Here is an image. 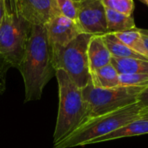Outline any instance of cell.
I'll list each match as a JSON object with an SVG mask.
<instances>
[{
  "instance_id": "cell-1",
  "label": "cell",
  "mask_w": 148,
  "mask_h": 148,
  "mask_svg": "<svg viewBox=\"0 0 148 148\" xmlns=\"http://www.w3.org/2000/svg\"><path fill=\"white\" fill-rule=\"evenodd\" d=\"M18 69L25 84V101L40 99L44 88L56 71L45 25H32L25 51Z\"/></svg>"
},
{
  "instance_id": "cell-2",
  "label": "cell",
  "mask_w": 148,
  "mask_h": 148,
  "mask_svg": "<svg viewBox=\"0 0 148 148\" xmlns=\"http://www.w3.org/2000/svg\"><path fill=\"white\" fill-rule=\"evenodd\" d=\"M55 76L58 86L59 103L53 134L54 145L63 141L88 120V108L82 89L74 84L63 70H56Z\"/></svg>"
},
{
  "instance_id": "cell-3",
  "label": "cell",
  "mask_w": 148,
  "mask_h": 148,
  "mask_svg": "<svg viewBox=\"0 0 148 148\" xmlns=\"http://www.w3.org/2000/svg\"><path fill=\"white\" fill-rule=\"evenodd\" d=\"M146 112L147 110L136 103L112 112L91 118L54 147L72 148L90 145L92 140L125 126Z\"/></svg>"
},
{
  "instance_id": "cell-4",
  "label": "cell",
  "mask_w": 148,
  "mask_h": 148,
  "mask_svg": "<svg viewBox=\"0 0 148 148\" xmlns=\"http://www.w3.org/2000/svg\"><path fill=\"white\" fill-rule=\"evenodd\" d=\"M92 36L81 33L67 45L51 51L55 71L63 70L80 89L86 87L91 80L87 46Z\"/></svg>"
},
{
  "instance_id": "cell-5",
  "label": "cell",
  "mask_w": 148,
  "mask_h": 148,
  "mask_svg": "<svg viewBox=\"0 0 148 148\" xmlns=\"http://www.w3.org/2000/svg\"><path fill=\"white\" fill-rule=\"evenodd\" d=\"M145 87L119 86L113 88H97L91 82L82 89L88 108V119L117 111L137 103V98Z\"/></svg>"
},
{
  "instance_id": "cell-6",
  "label": "cell",
  "mask_w": 148,
  "mask_h": 148,
  "mask_svg": "<svg viewBox=\"0 0 148 148\" xmlns=\"http://www.w3.org/2000/svg\"><path fill=\"white\" fill-rule=\"evenodd\" d=\"M32 25L19 15L5 14L0 25V58L18 68L23 58Z\"/></svg>"
},
{
  "instance_id": "cell-7",
  "label": "cell",
  "mask_w": 148,
  "mask_h": 148,
  "mask_svg": "<svg viewBox=\"0 0 148 148\" xmlns=\"http://www.w3.org/2000/svg\"><path fill=\"white\" fill-rule=\"evenodd\" d=\"M77 24L83 33L92 36L106 34V8L101 0H78Z\"/></svg>"
},
{
  "instance_id": "cell-8",
  "label": "cell",
  "mask_w": 148,
  "mask_h": 148,
  "mask_svg": "<svg viewBox=\"0 0 148 148\" xmlns=\"http://www.w3.org/2000/svg\"><path fill=\"white\" fill-rule=\"evenodd\" d=\"M45 26L51 51L67 45L83 33L76 21L59 13L55 14Z\"/></svg>"
},
{
  "instance_id": "cell-9",
  "label": "cell",
  "mask_w": 148,
  "mask_h": 148,
  "mask_svg": "<svg viewBox=\"0 0 148 148\" xmlns=\"http://www.w3.org/2000/svg\"><path fill=\"white\" fill-rule=\"evenodd\" d=\"M18 14L32 25H45L58 13L55 0H17Z\"/></svg>"
},
{
  "instance_id": "cell-10",
  "label": "cell",
  "mask_w": 148,
  "mask_h": 148,
  "mask_svg": "<svg viewBox=\"0 0 148 148\" xmlns=\"http://www.w3.org/2000/svg\"><path fill=\"white\" fill-rule=\"evenodd\" d=\"M148 134V111L138 117V119L131 121L125 126L109 133L100 138H98L91 142L92 144L106 142L109 140H114L117 138H126V137H132V136H138Z\"/></svg>"
},
{
  "instance_id": "cell-11",
  "label": "cell",
  "mask_w": 148,
  "mask_h": 148,
  "mask_svg": "<svg viewBox=\"0 0 148 148\" xmlns=\"http://www.w3.org/2000/svg\"><path fill=\"white\" fill-rule=\"evenodd\" d=\"M87 58L90 73L111 63L112 55L109 52L102 36H92L87 46Z\"/></svg>"
},
{
  "instance_id": "cell-12",
  "label": "cell",
  "mask_w": 148,
  "mask_h": 148,
  "mask_svg": "<svg viewBox=\"0 0 148 148\" xmlns=\"http://www.w3.org/2000/svg\"><path fill=\"white\" fill-rule=\"evenodd\" d=\"M90 82L94 87L107 89L120 86L119 74L110 63L93 71H91Z\"/></svg>"
},
{
  "instance_id": "cell-13",
  "label": "cell",
  "mask_w": 148,
  "mask_h": 148,
  "mask_svg": "<svg viewBox=\"0 0 148 148\" xmlns=\"http://www.w3.org/2000/svg\"><path fill=\"white\" fill-rule=\"evenodd\" d=\"M107 33H118L136 28L133 15L127 16L106 8Z\"/></svg>"
},
{
  "instance_id": "cell-14",
  "label": "cell",
  "mask_w": 148,
  "mask_h": 148,
  "mask_svg": "<svg viewBox=\"0 0 148 148\" xmlns=\"http://www.w3.org/2000/svg\"><path fill=\"white\" fill-rule=\"evenodd\" d=\"M103 40L113 58H129L148 61V58L138 54L121 42L113 33H106L102 36Z\"/></svg>"
},
{
  "instance_id": "cell-15",
  "label": "cell",
  "mask_w": 148,
  "mask_h": 148,
  "mask_svg": "<svg viewBox=\"0 0 148 148\" xmlns=\"http://www.w3.org/2000/svg\"><path fill=\"white\" fill-rule=\"evenodd\" d=\"M111 64L114 66L119 74H148V61L146 60L112 57Z\"/></svg>"
},
{
  "instance_id": "cell-16",
  "label": "cell",
  "mask_w": 148,
  "mask_h": 148,
  "mask_svg": "<svg viewBox=\"0 0 148 148\" xmlns=\"http://www.w3.org/2000/svg\"><path fill=\"white\" fill-rule=\"evenodd\" d=\"M113 34H115V36L121 42H123L126 46H128L131 50L148 58V51L144 43L143 36L138 32V28H134L132 30L113 33Z\"/></svg>"
},
{
  "instance_id": "cell-17",
  "label": "cell",
  "mask_w": 148,
  "mask_h": 148,
  "mask_svg": "<svg viewBox=\"0 0 148 148\" xmlns=\"http://www.w3.org/2000/svg\"><path fill=\"white\" fill-rule=\"evenodd\" d=\"M101 2L105 8L127 16H132L133 14V0H101Z\"/></svg>"
},
{
  "instance_id": "cell-18",
  "label": "cell",
  "mask_w": 148,
  "mask_h": 148,
  "mask_svg": "<svg viewBox=\"0 0 148 148\" xmlns=\"http://www.w3.org/2000/svg\"><path fill=\"white\" fill-rule=\"evenodd\" d=\"M119 84L124 86L145 87L148 86V74H119Z\"/></svg>"
},
{
  "instance_id": "cell-19",
  "label": "cell",
  "mask_w": 148,
  "mask_h": 148,
  "mask_svg": "<svg viewBox=\"0 0 148 148\" xmlns=\"http://www.w3.org/2000/svg\"><path fill=\"white\" fill-rule=\"evenodd\" d=\"M59 14L77 22V1L74 0H55Z\"/></svg>"
},
{
  "instance_id": "cell-20",
  "label": "cell",
  "mask_w": 148,
  "mask_h": 148,
  "mask_svg": "<svg viewBox=\"0 0 148 148\" xmlns=\"http://www.w3.org/2000/svg\"><path fill=\"white\" fill-rule=\"evenodd\" d=\"M137 104L148 111V86H145L138 94L137 98Z\"/></svg>"
},
{
  "instance_id": "cell-21",
  "label": "cell",
  "mask_w": 148,
  "mask_h": 148,
  "mask_svg": "<svg viewBox=\"0 0 148 148\" xmlns=\"http://www.w3.org/2000/svg\"><path fill=\"white\" fill-rule=\"evenodd\" d=\"M5 13L7 15H18L17 8V0H4Z\"/></svg>"
},
{
  "instance_id": "cell-22",
  "label": "cell",
  "mask_w": 148,
  "mask_h": 148,
  "mask_svg": "<svg viewBox=\"0 0 148 148\" xmlns=\"http://www.w3.org/2000/svg\"><path fill=\"white\" fill-rule=\"evenodd\" d=\"M5 5L3 0H0V25L3 22V19L5 16Z\"/></svg>"
},
{
  "instance_id": "cell-23",
  "label": "cell",
  "mask_w": 148,
  "mask_h": 148,
  "mask_svg": "<svg viewBox=\"0 0 148 148\" xmlns=\"http://www.w3.org/2000/svg\"><path fill=\"white\" fill-rule=\"evenodd\" d=\"M138 32L142 34V35H145V36H148V29H139L138 28Z\"/></svg>"
},
{
  "instance_id": "cell-24",
  "label": "cell",
  "mask_w": 148,
  "mask_h": 148,
  "mask_svg": "<svg viewBox=\"0 0 148 148\" xmlns=\"http://www.w3.org/2000/svg\"><path fill=\"white\" fill-rule=\"evenodd\" d=\"M142 36H143V40H144V43L145 45L146 50L148 51V36H145V35H142Z\"/></svg>"
},
{
  "instance_id": "cell-25",
  "label": "cell",
  "mask_w": 148,
  "mask_h": 148,
  "mask_svg": "<svg viewBox=\"0 0 148 148\" xmlns=\"http://www.w3.org/2000/svg\"><path fill=\"white\" fill-rule=\"evenodd\" d=\"M139 1H141V2H143V3H145V4L148 6V0H139Z\"/></svg>"
},
{
  "instance_id": "cell-26",
  "label": "cell",
  "mask_w": 148,
  "mask_h": 148,
  "mask_svg": "<svg viewBox=\"0 0 148 148\" xmlns=\"http://www.w3.org/2000/svg\"><path fill=\"white\" fill-rule=\"evenodd\" d=\"M74 1H78V0H74Z\"/></svg>"
},
{
  "instance_id": "cell-27",
  "label": "cell",
  "mask_w": 148,
  "mask_h": 148,
  "mask_svg": "<svg viewBox=\"0 0 148 148\" xmlns=\"http://www.w3.org/2000/svg\"><path fill=\"white\" fill-rule=\"evenodd\" d=\"M3 2H4V0H3Z\"/></svg>"
}]
</instances>
